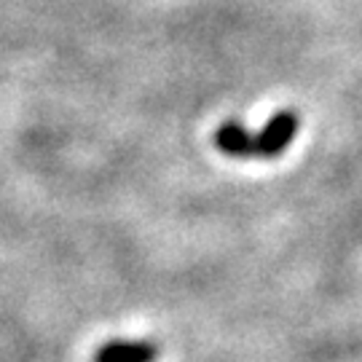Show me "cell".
I'll return each instance as SVG.
<instances>
[{
  "label": "cell",
  "instance_id": "1",
  "mask_svg": "<svg viewBox=\"0 0 362 362\" xmlns=\"http://www.w3.org/2000/svg\"><path fill=\"white\" fill-rule=\"evenodd\" d=\"M300 118L293 110H282L269 118V124L252 134L239 121H226L215 132V145L220 153L233 158H274L296 140Z\"/></svg>",
  "mask_w": 362,
  "mask_h": 362
},
{
  "label": "cell",
  "instance_id": "2",
  "mask_svg": "<svg viewBox=\"0 0 362 362\" xmlns=\"http://www.w3.org/2000/svg\"><path fill=\"white\" fill-rule=\"evenodd\" d=\"M158 346L153 341H124L113 338L94 351V362H156Z\"/></svg>",
  "mask_w": 362,
  "mask_h": 362
}]
</instances>
